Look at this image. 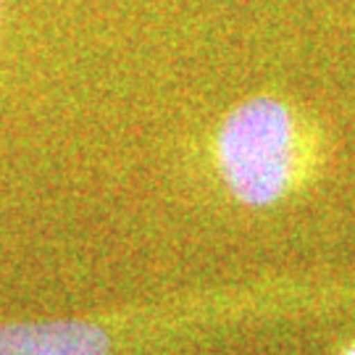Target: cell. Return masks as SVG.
<instances>
[{
  "instance_id": "cell-1",
  "label": "cell",
  "mask_w": 355,
  "mask_h": 355,
  "mask_svg": "<svg viewBox=\"0 0 355 355\" xmlns=\"http://www.w3.org/2000/svg\"><path fill=\"white\" fill-rule=\"evenodd\" d=\"M311 140L300 114L274 95L234 105L216 135V164L229 192L250 208H266L303 179Z\"/></svg>"
},
{
  "instance_id": "cell-2",
  "label": "cell",
  "mask_w": 355,
  "mask_h": 355,
  "mask_svg": "<svg viewBox=\"0 0 355 355\" xmlns=\"http://www.w3.org/2000/svg\"><path fill=\"white\" fill-rule=\"evenodd\" d=\"M0 355H111V337L92 321H11L0 324Z\"/></svg>"
},
{
  "instance_id": "cell-3",
  "label": "cell",
  "mask_w": 355,
  "mask_h": 355,
  "mask_svg": "<svg viewBox=\"0 0 355 355\" xmlns=\"http://www.w3.org/2000/svg\"><path fill=\"white\" fill-rule=\"evenodd\" d=\"M345 355H355V347H353V350H350V353H345Z\"/></svg>"
},
{
  "instance_id": "cell-4",
  "label": "cell",
  "mask_w": 355,
  "mask_h": 355,
  "mask_svg": "<svg viewBox=\"0 0 355 355\" xmlns=\"http://www.w3.org/2000/svg\"><path fill=\"white\" fill-rule=\"evenodd\" d=\"M0 11H3V0H0Z\"/></svg>"
}]
</instances>
